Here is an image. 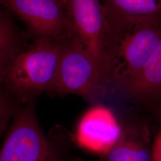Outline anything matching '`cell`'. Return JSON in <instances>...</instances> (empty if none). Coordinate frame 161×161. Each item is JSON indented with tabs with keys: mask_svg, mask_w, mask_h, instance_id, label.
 Instances as JSON below:
<instances>
[{
	"mask_svg": "<svg viewBox=\"0 0 161 161\" xmlns=\"http://www.w3.org/2000/svg\"><path fill=\"white\" fill-rule=\"evenodd\" d=\"M161 40V17L137 23L110 40L103 69L107 80L124 88L143 68Z\"/></svg>",
	"mask_w": 161,
	"mask_h": 161,
	"instance_id": "cell-1",
	"label": "cell"
},
{
	"mask_svg": "<svg viewBox=\"0 0 161 161\" xmlns=\"http://www.w3.org/2000/svg\"><path fill=\"white\" fill-rule=\"evenodd\" d=\"M62 41L39 38L28 50L14 55L1 80L6 87L23 99L49 91L57 74Z\"/></svg>",
	"mask_w": 161,
	"mask_h": 161,
	"instance_id": "cell-2",
	"label": "cell"
},
{
	"mask_svg": "<svg viewBox=\"0 0 161 161\" xmlns=\"http://www.w3.org/2000/svg\"><path fill=\"white\" fill-rule=\"evenodd\" d=\"M108 85L101 64L74 33L62 41L57 74L48 92L94 101L106 92Z\"/></svg>",
	"mask_w": 161,
	"mask_h": 161,
	"instance_id": "cell-3",
	"label": "cell"
},
{
	"mask_svg": "<svg viewBox=\"0 0 161 161\" xmlns=\"http://www.w3.org/2000/svg\"><path fill=\"white\" fill-rule=\"evenodd\" d=\"M0 161H58L31 106H26L16 115L0 150Z\"/></svg>",
	"mask_w": 161,
	"mask_h": 161,
	"instance_id": "cell-4",
	"label": "cell"
},
{
	"mask_svg": "<svg viewBox=\"0 0 161 161\" xmlns=\"http://www.w3.org/2000/svg\"><path fill=\"white\" fill-rule=\"evenodd\" d=\"M39 38L64 40L74 33L62 0H0Z\"/></svg>",
	"mask_w": 161,
	"mask_h": 161,
	"instance_id": "cell-5",
	"label": "cell"
},
{
	"mask_svg": "<svg viewBox=\"0 0 161 161\" xmlns=\"http://www.w3.org/2000/svg\"><path fill=\"white\" fill-rule=\"evenodd\" d=\"M62 1L66 17L74 33L103 68L108 31L100 0Z\"/></svg>",
	"mask_w": 161,
	"mask_h": 161,
	"instance_id": "cell-6",
	"label": "cell"
},
{
	"mask_svg": "<svg viewBox=\"0 0 161 161\" xmlns=\"http://www.w3.org/2000/svg\"><path fill=\"white\" fill-rule=\"evenodd\" d=\"M122 132L123 128L112 111L98 105L82 116L74 139L80 147L102 155L118 142Z\"/></svg>",
	"mask_w": 161,
	"mask_h": 161,
	"instance_id": "cell-7",
	"label": "cell"
},
{
	"mask_svg": "<svg viewBox=\"0 0 161 161\" xmlns=\"http://www.w3.org/2000/svg\"><path fill=\"white\" fill-rule=\"evenodd\" d=\"M107 25L106 44L145 20L161 17V0H100Z\"/></svg>",
	"mask_w": 161,
	"mask_h": 161,
	"instance_id": "cell-8",
	"label": "cell"
},
{
	"mask_svg": "<svg viewBox=\"0 0 161 161\" xmlns=\"http://www.w3.org/2000/svg\"><path fill=\"white\" fill-rule=\"evenodd\" d=\"M152 146L146 125L128 127L118 142L101 155V161H152Z\"/></svg>",
	"mask_w": 161,
	"mask_h": 161,
	"instance_id": "cell-9",
	"label": "cell"
},
{
	"mask_svg": "<svg viewBox=\"0 0 161 161\" xmlns=\"http://www.w3.org/2000/svg\"><path fill=\"white\" fill-rule=\"evenodd\" d=\"M127 93L141 101H161V40L143 68L124 87Z\"/></svg>",
	"mask_w": 161,
	"mask_h": 161,
	"instance_id": "cell-10",
	"label": "cell"
},
{
	"mask_svg": "<svg viewBox=\"0 0 161 161\" xmlns=\"http://www.w3.org/2000/svg\"><path fill=\"white\" fill-rule=\"evenodd\" d=\"M14 44L11 32L5 22L0 19V80L14 55Z\"/></svg>",
	"mask_w": 161,
	"mask_h": 161,
	"instance_id": "cell-11",
	"label": "cell"
},
{
	"mask_svg": "<svg viewBox=\"0 0 161 161\" xmlns=\"http://www.w3.org/2000/svg\"><path fill=\"white\" fill-rule=\"evenodd\" d=\"M13 112L12 105L7 98L0 92V136L8 124Z\"/></svg>",
	"mask_w": 161,
	"mask_h": 161,
	"instance_id": "cell-12",
	"label": "cell"
},
{
	"mask_svg": "<svg viewBox=\"0 0 161 161\" xmlns=\"http://www.w3.org/2000/svg\"><path fill=\"white\" fill-rule=\"evenodd\" d=\"M152 161H161V124L152 143Z\"/></svg>",
	"mask_w": 161,
	"mask_h": 161,
	"instance_id": "cell-13",
	"label": "cell"
},
{
	"mask_svg": "<svg viewBox=\"0 0 161 161\" xmlns=\"http://www.w3.org/2000/svg\"><path fill=\"white\" fill-rule=\"evenodd\" d=\"M154 106V110L156 116L158 118V120L160 122V124H161V101L155 103Z\"/></svg>",
	"mask_w": 161,
	"mask_h": 161,
	"instance_id": "cell-14",
	"label": "cell"
},
{
	"mask_svg": "<svg viewBox=\"0 0 161 161\" xmlns=\"http://www.w3.org/2000/svg\"><path fill=\"white\" fill-rule=\"evenodd\" d=\"M1 3V2H0ZM0 19H1V10H0Z\"/></svg>",
	"mask_w": 161,
	"mask_h": 161,
	"instance_id": "cell-15",
	"label": "cell"
}]
</instances>
